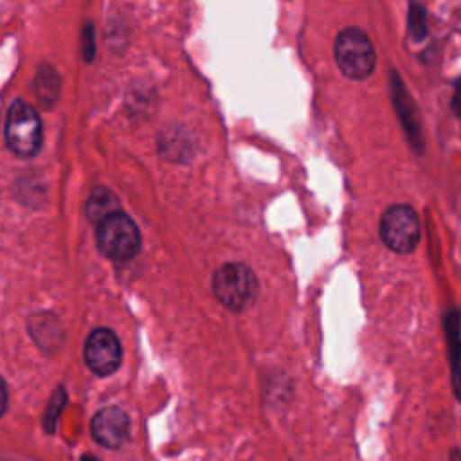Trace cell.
<instances>
[{
	"instance_id": "6da1fadb",
	"label": "cell",
	"mask_w": 461,
	"mask_h": 461,
	"mask_svg": "<svg viewBox=\"0 0 461 461\" xmlns=\"http://www.w3.org/2000/svg\"><path fill=\"white\" fill-rule=\"evenodd\" d=\"M333 54L340 72L355 81L369 77L376 67V50L373 41L358 27H348L337 34Z\"/></svg>"
},
{
	"instance_id": "7a4b0ae2",
	"label": "cell",
	"mask_w": 461,
	"mask_h": 461,
	"mask_svg": "<svg viewBox=\"0 0 461 461\" xmlns=\"http://www.w3.org/2000/svg\"><path fill=\"white\" fill-rule=\"evenodd\" d=\"M95 243L104 258L112 261H128L139 254L142 238L137 223L124 211H117L97 225Z\"/></svg>"
},
{
	"instance_id": "3957f363",
	"label": "cell",
	"mask_w": 461,
	"mask_h": 461,
	"mask_svg": "<svg viewBox=\"0 0 461 461\" xmlns=\"http://www.w3.org/2000/svg\"><path fill=\"white\" fill-rule=\"evenodd\" d=\"M4 137L14 155L22 158L34 157L43 142V128L36 110L22 99L11 103L5 115Z\"/></svg>"
},
{
	"instance_id": "277c9868",
	"label": "cell",
	"mask_w": 461,
	"mask_h": 461,
	"mask_svg": "<svg viewBox=\"0 0 461 461\" xmlns=\"http://www.w3.org/2000/svg\"><path fill=\"white\" fill-rule=\"evenodd\" d=\"M380 240L396 254H411L421 240V221L418 211L409 203L389 205L378 223Z\"/></svg>"
},
{
	"instance_id": "5b68a950",
	"label": "cell",
	"mask_w": 461,
	"mask_h": 461,
	"mask_svg": "<svg viewBox=\"0 0 461 461\" xmlns=\"http://www.w3.org/2000/svg\"><path fill=\"white\" fill-rule=\"evenodd\" d=\"M256 274L243 263H225L212 276L216 299L230 312L245 310L258 295Z\"/></svg>"
},
{
	"instance_id": "8992f818",
	"label": "cell",
	"mask_w": 461,
	"mask_h": 461,
	"mask_svg": "<svg viewBox=\"0 0 461 461\" xmlns=\"http://www.w3.org/2000/svg\"><path fill=\"white\" fill-rule=\"evenodd\" d=\"M389 94L393 101V108L396 112V117L400 121V126L403 130V135L407 139V144L412 153L421 157L425 153V139H423V124H421V113L414 101V97L409 94L403 79L400 77L398 70H391L389 74Z\"/></svg>"
},
{
	"instance_id": "52a82bcc",
	"label": "cell",
	"mask_w": 461,
	"mask_h": 461,
	"mask_svg": "<svg viewBox=\"0 0 461 461\" xmlns=\"http://www.w3.org/2000/svg\"><path fill=\"white\" fill-rule=\"evenodd\" d=\"M85 362L99 376H108L121 366L122 348L119 337L110 328H95L85 342Z\"/></svg>"
},
{
	"instance_id": "ba28073f",
	"label": "cell",
	"mask_w": 461,
	"mask_h": 461,
	"mask_svg": "<svg viewBox=\"0 0 461 461\" xmlns=\"http://www.w3.org/2000/svg\"><path fill=\"white\" fill-rule=\"evenodd\" d=\"M439 322L447 346L452 393L461 403V310L456 304L445 306Z\"/></svg>"
},
{
	"instance_id": "9c48e42d",
	"label": "cell",
	"mask_w": 461,
	"mask_h": 461,
	"mask_svg": "<svg viewBox=\"0 0 461 461\" xmlns=\"http://www.w3.org/2000/svg\"><path fill=\"white\" fill-rule=\"evenodd\" d=\"M90 434L101 447L119 448L130 436V418L119 407H104L94 414Z\"/></svg>"
},
{
	"instance_id": "30bf717a",
	"label": "cell",
	"mask_w": 461,
	"mask_h": 461,
	"mask_svg": "<svg viewBox=\"0 0 461 461\" xmlns=\"http://www.w3.org/2000/svg\"><path fill=\"white\" fill-rule=\"evenodd\" d=\"M121 211L115 194L106 187H95L85 203V214L95 225H99L110 214Z\"/></svg>"
},
{
	"instance_id": "8fae6325",
	"label": "cell",
	"mask_w": 461,
	"mask_h": 461,
	"mask_svg": "<svg viewBox=\"0 0 461 461\" xmlns=\"http://www.w3.org/2000/svg\"><path fill=\"white\" fill-rule=\"evenodd\" d=\"M32 85H34V94L41 104L50 106L56 101V97L59 94V76L52 67H49V65L40 67L34 76Z\"/></svg>"
},
{
	"instance_id": "7c38bea8",
	"label": "cell",
	"mask_w": 461,
	"mask_h": 461,
	"mask_svg": "<svg viewBox=\"0 0 461 461\" xmlns=\"http://www.w3.org/2000/svg\"><path fill=\"white\" fill-rule=\"evenodd\" d=\"M407 34L412 43H421L429 38V11L420 2L407 5Z\"/></svg>"
},
{
	"instance_id": "4fadbf2b",
	"label": "cell",
	"mask_w": 461,
	"mask_h": 461,
	"mask_svg": "<svg viewBox=\"0 0 461 461\" xmlns=\"http://www.w3.org/2000/svg\"><path fill=\"white\" fill-rule=\"evenodd\" d=\"M65 400H67L65 391L59 387L58 393L54 394V400H52L50 405H49V411L45 412V418H43V425H45L49 430H52V427H54V423H56V418H58V414H59V409L63 407Z\"/></svg>"
},
{
	"instance_id": "5bb4252c",
	"label": "cell",
	"mask_w": 461,
	"mask_h": 461,
	"mask_svg": "<svg viewBox=\"0 0 461 461\" xmlns=\"http://www.w3.org/2000/svg\"><path fill=\"white\" fill-rule=\"evenodd\" d=\"M450 112L461 121V74L452 79V97H450Z\"/></svg>"
},
{
	"instance_id": "9a60e30c",
	"label": "cell",
	"mask_w": 461,
	"mask_h": 461,
	"mask_svg": "<svg viewBox=\"0 0 461 461\" xmlns=\"http://www.w3.org/2000/svg\"><path fill=\"white\" fill-rule=\"evenodd\" d=\"M83 58H85V61H92V58H94L92 25H85V31H83Z\"/></svg>"
},
{
	"instance_id": "2e32d148",
	"label": "cell",
	"mask_w": 461,
	"mask_h": 461,
	"mask_svg": "<svg viewBox=\"0 0 461 461\" xmlns=\"http://www.w3.org/2000/svg\"><path fill=\"white\" fill-rule=\"evenodd\" d=\"M450 461H461V452L459 450H452L450 452Z\"/></svg>"
}]
</instances>
